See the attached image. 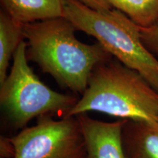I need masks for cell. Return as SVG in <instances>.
<instances>
[{
	"label": "cell",
	"mask_w": 158,
	"mask_h": 158,
	"mask_svg": "<svg viewBox=\"0 0 158 158\" xmlns=\"http://www.w3.org/2000/svg\"><path fill=\"white\" fill-rule=\"evenodd\" d=\"M23 30L28 60L76 94L84 93L94 68L112 57L100 43L79 41L75 26L63 16L25 23Z\"/></svg>",
	"instance_id": "obj_1"
},
{
	"label": "cell",
	"mask_w": 158,
	"mask_h": 158,
	"mask_svg": "<svg viewBox=\"0 0 158 158\" xmlns=\"http://www.w3.org/2000/svg\"><path fill=\"white\" fill-rule=\"evenodd\" d=\"M90 111L119 119L158 121V92L138 72L111 59L97 66L84 93L65 117Z\"/></svg>",
	"instance_id": "obj_2"
},
{
	"label": "cell",
	"mask_w": 158,
	"mask_h": 158,
	"mask_svg": "<svg viewBox=\"0 0 158 158\" xmlns=\"http://www.w3.org/2000/svg\"><path fill=\"white\" fill-rule=\"evenodd\" d=\"M63 17L94 37L107 52L138 72L158 92V59L146 46L141 27L118 10L98 12L76 0H62Z\"/></svg>",
	"instance_id": "obj_3"
},
{
	"label": "cell",
	"mask_w": 158,
	"mask_h": 158,
	"mask_svg": "<svg viewBox=\"0 0 158 158\" xmlns=\"http://www.w3.org/2000/svg\"><path fill=\"white\" fill-rule=\"evenodd\" d=\"M27 43L21 41L15 52L9 74L0 87V105L11 125L23 129L43 116L65 117L78 99L59 93L43 84L28 64Z\"/></svg>",
	"instance_id": "obj_4"
},
{
	"label": "cell",
	"mask_w": 158,
	"mask_h": 158,
	"mask_svg": "<svg viewBox=\"0 0 158 158\" xmlns=\"http://www.w3.org/2000/svg\"><path fill=\"white\" fill-rule=\"evenodd\" d=\"M13 158H86V146L77 116L37 118V123L8 138Z\"/></svg>",
	"instance_id": "obj_5"
},
{
	"label": "cell",
	"mask_w": 158,
	"mask_h": 158,
	"mask_svg": "<svg viewBox=\"0 0 158 158\" xmlns=\"http://www.w3.org/2000/svg\"><path fill=\"white\" fill-rule=\"evenodd\" d=\"M78 118L86 146V158H126L122 130L127 119L107 122L91 118L87 114Z\"/></svg>",
	"instance_id": "obj_6"
},
{
	"label": "cell",
	"mask_w": 158,
	"mask_h": 158,
	"mask_svg": "<svg viewBox=\"0 0 158 158\" xmlns=\"http://www.w3.org/2000/svg\"><path fill=\"white\" fill-rule=\"evenodd\" d=\"M122 143L126 158H158V121L127 119Z\"/></svg>",
	"instance_id": "obj_7"
},
{
	"label": "cell",
	"mask_w": 158,
	"mask_h": 158,
	"mask_svg": "<svg viewBox=\"0 0 158 158\" xmlns=\"http://www.w3.org/2000/svg\"><path fill=\"white\" fill-rule=\"evenodd\" d=\"M3 10L25 23L63 16L62 0H1Z\"/></svg>",
	"instance_id": "obj_8"
},
{
	"label": "cell",
	"mask_w": 158,
	"mask_h": 158,
	"mask_svg": "<svg viewBox=\"0 0 158 158\" xmlns=\"http://www.w3.org/2000/svg\"><path fill=\"white\" fill-rule=\"evenodd\" d=\"M23 40L22 23L2 10L0 13V84L7 78L10 61Z\"/></svg>",
	"instance_id": "obj_9"
},
{
	"label": "cell",
	"mask_w": 158,
	"mask_h": 158,
	"mask_svg": "<svg viewBox=\"0 0 158 158\" xmlns=\"http://www.w3.org/2000/svg\"><path fill=\"white\" fill-rule=\"evenodd\" d=\"M136 24L147 28L158 18V0H107Z\"/></svg>",
	"instance_id": "obj_10"
},
{
	"label": "cell",
	"mask_w": 158,
	"mask_h": 158,
	"mask_svg": "<svg viewBox=\"0 0 158 158\" xmlns=\"http://www.w3.org/2000/svg\"><path fill=\"white\" fill-rule=\"evenodd\" d=\"M141 33L144 43L158 54V18L149 27H141Z\"/></svg>",
	"instance_id": "obj_11"
},
{
	"label": "cell",
	"mask_w": 158,
	"mask_h": 158,
	"mask_svg": "<svg viewBox=\"0 0 158 158\" xmlns=\"http://www.w3.org/2000/svg\"><path fill=\"white\" fill-rule=\"evenodd\" d=\"M86 6L89 8L98 12H108L111 10L113 7L107 0H76Z\"/></svg>",
	"instance_id": "obj_12"
}]
</instances>
